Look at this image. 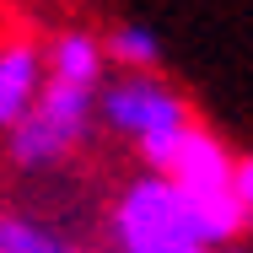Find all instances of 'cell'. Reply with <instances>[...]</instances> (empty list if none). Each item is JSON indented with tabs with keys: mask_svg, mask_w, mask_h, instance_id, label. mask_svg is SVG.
<instances>
[{
	"mask_svg": "<svg viewBox=\"0 0 253 253\" xmlns=\"http://www.w3.org/2000/svg\"><path fill=\"white\" fill-rule=\"evenodd\" d=\"M97 124L108 135H119L124 146H135L146 172H167L183 129L194 124V113H189V97L172 92L162 81V70H156V76H113V81H102L97 86Z\"/></svg>",
	"mask_w": 253,
	"mask_h": 253,
	"instance_id": "1",
	"label": "cell"
},
{
	"mask_svg": "<svg viewBox=\"0 0 253 253\" xmlns=\"http://www.w3.org/2000/svg\"><path fill=\"white\" fill-rule=\"evenodd\" d=\"M108 243L113 253H205L194 205L167 172H140L119 189L108 210Z\"/></svg>",
	"mask_w": 253,
	"mask_h": 253,
	"instance_id": "2",
	"label": "cell"
},
{
	"mask_svg": "<svg viewBox=\"0 0 253 253\" xmlns=\"http://www.w3.org/2000/svg\"><path fill=\"white\" fill-rule=\"evenodd\" d=\"M92 129H97V92L43 81L38 102L5 129V156L16 172H49L81 151L92 140Z\"/></svg>",
	"mask_w": 253,
	"mask_h": 253,
	"instance_id": "3",
	"label": "cell"
},
{
	"mask_svg": "<svg viewBox=\"0 0 253 253\" xmlns=\"http://www.w3.org/2000/svg\"><path fill=\"white\" fill-rule=\"evenodd\" d=\"M232 162H237V151H232L215 129L189 124L183 140H178V151H172L167 178H172L183 194H215V189H232Z\"/></svg>",
	"mask_w": 253,
	"mask_h": 253,
	"instance_id": "4",
	"label": "cell"
},
{
	"mask_svg": "<svg viewBox=\"0 0 253 253\" xmlns=\"http://www.w3.org/2000/svg\"><path fill=\"white\" fill-rule=\"evenodd\" d=\"M43 81H49L43 43H33V38H0V135L38 102Z\"/></svg>",
	"mask_w": 253,
	"mask_h": 253,
	"instance_id": "5",
	"label": "cell"
},
{
	"mask_svg": "<svg viewBox=\"0 0 253 253\" xmlns=\"http://www.w3.org/2000/svg\"><path fill=\"white\" fill-rule=\"evenodd\" d=\"M43 70H49V81L81 86V92H97L102 81H108L102 33H86V27H65V33H54L49 49H43Z\"/></svg>",
	"mask_w": 253,
	"mask_h": 253,
	"instance_id": "6",
	"label": "cell"
},
{
	"mask_svg": "<svg viewBox=\"0 0 253 253\" xmlns=\"http://www.w3.org/2000/svg\"><path fill=\"white\" fill-rule=\"evenodd\" d=\"M102 54H108V70H119V76H156L162 70V38L146 22L108 27L102 33Z\"/></svg>",
	"mask_w": 253,
	"mask_h": 253,
	"instance_id": "7",
	"label": "cell"
},
{
	"mask_svg": "<svg viewBox=\"0 0 253 253\" xmlns=\"http://www.w3.org/2000/svg\"><path fill=\"white\" fill-rule=\"evenodd\" d=\"M0 253H97V248L65 237L59 226H43V221H27V215L0 210Z\"/></svg>",
	"mask_w": 253,
	"mask_h": 253,
	"instance_id": "8",
	"label": "cell"
},
{
	"mask_svg": "<svg viewBox=\"0 0 253 253\" xmlns=\"http://www.w3.org/2000/svg\"><path fill=\"white\" fill-rule=\"evenodd\" d=\"M232 194H237V205L253 215V151L232 162Z\"/></svg>",
	"mask_w": 253,
	"mask_h": 253,
	"instance_id": "9",
	"label": "cell"
},
{
	"mask_svg": "<svg viewBox=\"0 0 253 253\" xmlns=\"http://www.w3.org/2000/svg\"><path fill=\"white\" fill-rule=\"evenodd\" d=\"M205 253H253L248 243H226V248H205Z\"/></svg>",
	"mask_w": 253,
	"mask_h": 253,
	"instance_id": "10",
	"label": "cell"
}]
</instances>
